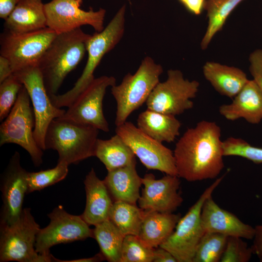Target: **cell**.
Masks as SVG:
<instances>
[{"label":"cell","mask_w":262,"mask_h":262,"mask_svg":"<svg viewBox=\"0 0 262 262\" xmlns=\"http://www.w3.org/2000/svg\"><path fill=\"white\" fill-rule=\"evenodd\" d=\"M220 127L202 120L188 128L173 151L178 175L188 181L216 178L224 167Z\"/></svg>","instance_id":"6da1fadb"},{"label":"cell","mask_w":262,"mask_h":262,"mask_svg":"<svg viewBox=\"0 0 262 262\" xmlns=\"http://www.w3.org/2000/svg\"><path fill=\"white\" fill-rule=\"evenodd\" d=\"M91 35L80 28L57 34L51 42L37 65L49 95L57 94L66 77L82 60Z\"/></svg>","instance_id":"7a4b0ae2"},{"label":"cell","mask_w":262,"mask_h":262,"mask_svg":"<svg viewBox=\"0 0 262 262\" xmlns=\"http://www.w3.org/2000/svg\"><path fill=\"white\" fill-rule=\"evenodd\" d=\"M126 6L123 5L104 29L96 32L88 40V57L85 66L73 87L61 95H49L57 107H68L95 78L94 72L102 58L122 38L125 32Z\"/></svg>","instance_id":"3957f363"},{"label":"cell","mask_w":262,"mask_h":262,"mask_svg":"<svg viewBox=\"0 0 262 262\" xmlns=\"http://www.w3.org/2000/svg\"><path fill=\"white\" fill-rule=\"evenodd\" d=\"M99 130L88 125L82 124L61 118L52 120L46 134V150H56L58 162L68 165L77 164L95 156Z\"/></svg>","instance_id":"277c9868"},{"label":"cell","mask_w":262,"mask_h":262,"mask_svg":"<svg viewBox=\"0 0 262 262\" xmlns=\"http://www.w3.org/2000/svg\"><path fill=\"white\" fill-rule=\"evenodd\" d=\"M163 72L160 64L149 56L141 61L134 74H127L119 85L111 87V94L116 102V126L126 121L129 116L146 103L151 92L160 82Z\"/></svg>","instance_id":"5b68a950"},{"label":"cell","mask_w":262,"mask_h":262,"mask_svg":"<svg viewBox=\"0 0 262 262\" xmlns=\"http://www.w3.org/2000/svg\"><path fill=\"white\" fill-rule=\"evenodd\" d=\"M40 229L29 208L23 209L14 223L0 227V262H53L52 255H42L35 250L36 235Z\"/></svg>","instance_id":"8992f818"},{"label":"cell","mask_w":262,"mask_h":262,"mask_svg":"<svg viewBox=\"0 0 262 262\" xmlns=\"http://www.w3.org/2000/svg\"><path fill=\"white\" fill-rule=\"evenodd\" d=\"M31 99L25 86L19 91L16 102L0 126V146L15 144L26 150L35 166L43 162V150L34 137L35 118Z\"/></svg>","instance_id":"52a82bcc"},{"label":"cell","mask_w":262,"mask_h":262,"mask_svg":"<svg viewBox=\"0 0 262 262\" xmlns=\"http://www.w3.org/2000/svg\"><path fill=\"white\" fill-rule=\"evenodd\" d=\"M224 177L216 179L204 191L185 215L180 217L175 230L159 246L170 252L177 262H193L196 247L204 233L201 224L203 203L212 196Z\"/></svg>","instance_id":"ba28073f"},{"label":"cell","mask_w":262,"mask_h":262,"mask_svg":"<svg viewBox=\"0 0 262 262\" xmlns=\"http://www.w3.org/2000/svg\"><path fill=\"white\" fill-rule=\"evenodd\" d=\"M57 34L48 27L22 33L4 31L0 37V56L9 61L13 73L27 67L37 66L42 56Z\"/></svg>","instance_id":"9c48e42d"},{"label":"cell","mask_w":262,"mask_h":262,"mask_svg":"<svg viewBox=\"0 0 262 262\" xmlns=\"http://www.w3.org/2000/svg\"><path fill=\"white\" fill-rule=\"evenodd\" d=\"M199 83L184 78L178 69L167 71V78L159 82L150 94L146 103L147 109L157 112L179 115L193 108L191 100L196 97Z\"/></svg>","instance_id":"30bf717a"},{"label":"cell","mask_w":262,"mask_h":262,"mask_svg":"<svg viewBox=\"0 0 262 262\" xmlns=\"http://www.w3.org/2000/svg\"><path fill=\"white\" fill-rule=\"evenodd\" d=\"M13 74L19 79L29 94L35 118L34 137L38 146L45 150V136L49 125L53 119L62 116L66 110L52 103L37 66L27 67Z\"/></svg>","instance_id":"8fae6325"},{"label":"cell","mask_w":262,"mask_h":262,"mask_svg":"<svg viewBox=\"0 0 262 262\" xmlns=\"http://www.w3.org/2000/svg\"><path fill=\"white\" fill-rule=\"evenodd\" d=\"M48 216L49 224L39 229L36 238L35 248L40 255L51 256L49 249L55 245L94 237L93 229L81 215L68 213L61 205L55 208Z\"/></svg>","instance_id":"7c38bea8"},{"label":"cell","mask_w":262,"mask_h":262,"mask_svg":"<svg viewBox=\"0 0 262 262\" xmlns=\"http://www.w3.org/2000/svg\"><path fill=\"white\" fill-rule=\"evenodd\" d=\"M115 132L147 169L178 176L173 152L162 143L148 136L131 122L116 126Z\"/></svg>","instance_id":"4fadbf2b"},{"label":"cell","mask_w":262,"mask_h":262,"mask_svg":"<svg viewBox=\"0 0 262 262\" xmlns=\"http://www.w3.org/2000/svg\"><path fill=\"white\" fill-rule=\"evenodd\" d=\"M115 84L116 79L113 76L95 78L60 118L108 132L109 124L103 112V100L107 88Z\"/></svg>","instance_id":"5bb4252c"},{"label":"cell","mask_w":262,"mask_h":262,"mask_svg":"<svg viewBox=\"0 0 262 262\" xmlns=\"http://www.w3.org/2000/svg\"><path fill=\"white\" fill-rule=\"evenodd\" d=\"M83 0H51L44 4L48 27L57 34L89 25L96 32L102 31L106 10L88 11L81 8Z\"/></svg>","instance_id":"9a60e30c"},{"label":"cell","mask_w":262,"mask_h":262,"mask_svg":"<svg viewBox=\"0 0 262 262\" xmlns=\"http://www.w3.org/2000/svg\"><path fill=\"white\" fill-rule=\"evenodd\" d=\"M28 173L21 165L19 153L16 151L1 177L0 227L13 224L19 217L28 191Z\"/></svg>","instance_id":"2e32d148"},{"label":"cell","mask_w":262,"mask_h":262,"mask_svg":"<svg viewBox=\"0 0 262 262\" xmlns=\"http://www.w3.org/2000/svg\"><path fill=\"white\" fill-rule=\"evenodd\" d=\"M142 184L144 187L137 202L145 211L173 213L183 202L178 192L180 184L178 176L166 174L156 180L153 174H146Z\"/></svg>","instance_id":"e0dca14e"},{"label":"cell","mask_w":262,"mask_h":262,"mask_svg":"<svg viewBox=\"0 0 262 262\" xmlns=\"http://www.w3.org/2000/svg\"><path fill=\"white\" fill-rule=\"evenodd\" d=\"M201 224L204 233L215 232L246 239H253L255 235V228L244 223L233 213L220 207L212 196L203 203Z\"/></svg>","instance_id":"ac0fdd59"},{"label":"cell","mask_w":262,"mask_h":262,"mask_svg":"<svg viewBox=\"0 0 262 262\" xmlns=\"http://www.w3.org/2000/svg\"><path fill=\"white\" fill-rule=\"evenodd\" d=\"M220 115L227 120L244 118L251 124L262 120V93L253 80H248L229 104L221 105Z\"/></svg>","instance_id":"d6986e66"},{"label":"cell","mask_w":262,"mask_h":262,"mask_svg":"<svg viewBox=\"0 0 262 262\" xmlns=\"http://www.w3.org/2000/svg\"><path fill=\"white\" fill-rule=\"evenodd\" d=\"M84 184L86 205L81 216L89 225L95 226L109 219L114 202L104 180L98 177L93 168L86 175Z\"/></svg>","instance_id":"ffe728a7"},{"label":"cell","mask_w":262,"mask_h":262,"mask_svg":"<svg viewBox=\"0 0 262 262\" xmlns=\"http://www.w3.org/2000/svg\"><path fill=\"white\" fill-rule=\"evenodd\" d=\"M44 4L42 0H20L4 20V31L22 33L47 27Z\"/></svg>","instance_id":"44dd1931"},{"label":"cell","mask_w":262,"mask_h":262,"mask_svg":"<svg viewBox=\"0 0 262 262\" xmlns=\"http://www.w3.org/2000/svg\"><path fill=\"white\" fill-rule=\"evenodd\" d=\"M136 161L108 173L103 180L114 201H121L136 205L140 196L142 178L136 169Z\"/></svg>","instance_id":"7402d4cb"},{"label":"cell","mask_w":262,"mask_h":262,"mask_svg":"<svg viewBox=\"0 0 262 262\" xmlns=\"http://www.w3.org/2000/svg\"><path fill=\"white\" fill-rule=\"evenodd\" d=\"M202 71L204 78L219 94L231 98L249 80L241 69L215 62H207Z\"/></svg>","instance_id":"603a6c76"},{"label":"cell","mask_w":262,"mask_h":262,"mask_svg":"<svg viewBox=\"0 0 262 262\" xmlns=\"http://www.w3.org/2000/svg\"><path fill=\"white\" fill-rule=\"evenodd\" d=\"M180 217V213L145 211L138 237L147 246L157 248L173 232Z\"/></svg>","instance_id":"cb8c5ba5"},{"label":"cell","mask_w":262,"mask_h":262,"mask_svg":"<svg viewBox=\"0 0 262 262\" xmlns=\"http://www.w3.org/2000/svg\"><path fill=\"white\" fill-rule=\"evenodd\" d=\"M137 126L156 141L170 143L180 135L181 123L175 115L147 109L138 115Z\"/></svg>","instance_id":"d4e9b609"},{"label":"cell","mask_w":262,"mask_h":262,"mask_svg":"<svg viewBox=\"0 0 262 262\" xmlns=\"http://www.w3.org/2000/svg\"><path fill=\"white\" fill-rule=\"evenodd\" d=\"M95 156L104 164L108 171L127 166L136 161L131 149L116 133L109 139H98Z\"/></svg>","instance_id":"484cf974"},{"label":"cell","mask_w":262,"mask_h":262,"mask_svg":"<svg viewBox=\"0 0 262 262\" xmlns=\"http://www.w3.org/2000/svg\"><path fill=\"white\" fill-rule=\"evenodd\" d=\"M244 0H206L208 25L201 39L202 49H206L214 35L220 31L234 8Z\"/></svg>","instance_id":"4316f807"},{"label":"cell","mask_w":262,"mask_h":262,"mask_svg":"<svg viewBox=\"0 0 262 262\" xmlns=\"http://www.w3.org/2000/svg\"><path fill=\"white\" fill-rule=\"evenodd\" d=\"M93 234L105 260L109 262H120L125 235L116 226L108 219L95 226Z\"/></svg>","instance_id":"83f0119b"},{"label":"cell","mask_w":262,"mask_h":262,"mask_svg":"<svg viewBox=\"0 0 262 262\" xmlns=\"http://www.w3.org/2000/svg\"><path fill=\"white\" fill-rule=\"evenodd\" d=\"M145 213L136 205L116 201L113 202L109 219L125 236H138Z\"/></svg>","instance_id":"f1b7e54d"},{"label":"cell","mask_w":262,"mask_h":262,"mask_svg":"<svg viewBox=\"0 0 262 262\" xmlns=\"http://www.w3.org/2000/svg\"><path fill=\"white\" fill-rule=\"evenodd\" d=\"M228 236L215 232H205L195 253L193 262H220Z\"/></svg>","instance_id":"f546056e"},{"label":"cell","mask_w":262,"mask_h":262,"mask_svg":"<svg viewBox=\"0 0 262 262\" xmlns=\"http://www.w3.org/2000/svg\"><path fill=\"white\" fill-rule=\"evenodd\" d=\"M68 166L65 162H58L52 168L29 172L27 194L41 190L65 179L68 172Z\"/></svg>","instance_id":"4dcf8cb0"},{"label":"cell","mask_w":262,"mask_h":262,"mask_svg":"<svg viewBox=\"0 0 262 262\" xmlns=\"http://www.w3.org/2000/svg\"><path fill=\"white\" fill-rule=\"evenodd\" d=\"M154 249L147 246L138 236L126 235L122 244L120 262H152Z\"/></svg>","instance_id":"1f68e13d"},{"label":"cell","mask_w":262,"mask_h":262,"mask_svg":"<svg viewBox=\"0 0 262 262\" xmlns=\"http://www.w3.org/2000/svg\"><path fill=\"white\" fill-rule=\"evenodd\" d=\"M222 145L224 156H239L255 164L262 163V148L251 146L241 138L230 137Z\"/></svg>","instance_id":"d6a6232c"},{"label":"cell","mask_w":262,"mask_h":262,"mask_svg":"<svg viewBox=\"0 0 262 262\" xmlns=\"http://www.w3.org/2000/svg\"><path fill=\"white\" fill-rule=\"evenodd\" d=\"M23 84L12 74L0 82V121L9 115L15 104Z\"/></svg>","instance_id":"836d02e7"},{"label":"cell","mask_w":262,"mask_h":262,"mask_svg":"<svg viewBox=\"0 0 262 262\" xmlns=\"http://www.w3.org/2000/svg\"><path fill=\"white\" fill-rule=\"evenodd\" d=\"M252 254L251 247H248L242 238L228 236L220 262H247L251 259Z\"/></svg>","instance_id":"e575fe53"},{"label":"cell","mask_w":262,"mask_h":262,"mask_svg":"<svg viewBox=\"0 0 262 262\" xmlns=\"http://www.w3.org/2000/svg\"><path fill=\"white\" fill-rule=\"evenodd\" d=\"M249 71L262 93V49L252 51L249 56Z\"/></svg>","instance_id":"d590c367"},{"label":"cell","mask_w":262,"mask_h":262,"mask_svg":"<svg viewBox=\"0 0 262 262\" xmlns=\"http://www.w3.org/2000/svg\"><path fill=\"white\" fill-rule=\"evenodd\" d=\"M190 13L200 15L205 9L206 0H179Z\"/></svg>","instance_id":"8d00e7d4"},{"label":"cell","mask_w":262,"mask_h":262,"mask_svg":"<svg viewBox=\"0 0 262 262\" xmlns=\"http://www.w3.org/2000/svg\"><path fill=\"white\" fill-rule=\"evenodd\" d=\"M255 230V235L253 239V243L251 247L253 254L257 255L262 261V223L256 226Z\"/></svg>","instance_id":"74e56055"},{"label":"cell","mask_w":262,"mask_h":262,"mask_svg":"<svg viewBox=\"0 0 262 262\" xmlns=\"http://www.w3.org/2000/svg\"><path fill=\"white\" fill-rule=\"evenodd\" d=\"M153 262H177V261L168 250L159 246L154 249Z\"/></svg>","instance_id":"f35d334b"},{"label":"cell","mask_w":262,"mask_h":262,"mask_svg":"<svg viewBox=\"0 0 262 262\" xmlns=\"http://www.w3.org/2000/svg\"><path fill=\"white\" fill-rule=\"evenodd\" d=\"M20 0H0V18L5 20Z\"/></svg>","instance_id":"ab89813d"},{"label":"cell","mask_w":262,"mask_h":262,"mask_svg":"<svg viewBox=\"0 0 262 262\" xmlns=\"http://www.w3.org/2000/svg\"><path fill=\"white\" fill-rule=\"evenodd\" d=\"M13 73V69L9 61L0 55V82Z\"/></svg>","instance_id":"60d3db41"},{"label":"cell","mask_w":262,"mask_h":262,"mask_svg":"<svg viewBox=\"0 0 262 262\" xmlns=\"http://www.w3.org/2000/svg\"><path fill=\"white\" fill-rule=\"evenodd\" d=\"M105 258L103 257V255L101 252L97 254L93 257L87 258H82L79 259H76L73 260H67V261H62L58 260L54 257L53 262H101L105 260Z\"/></svg>","instance_id":"b9f144b4"},{"label":"cell","mask_w":262,"mask_h":262,"mask_svg":"<svg viewBox=\"0 0 262 262\" xmlns=\"http://www.w3.org/2000/svg\"><path fill=\"white\" fill-rule=\"evenodd\" d=\"M129 1H130L131 0H128Z\"/></svg>","instance_id":"7bdbcfd3"}]
</instances>
